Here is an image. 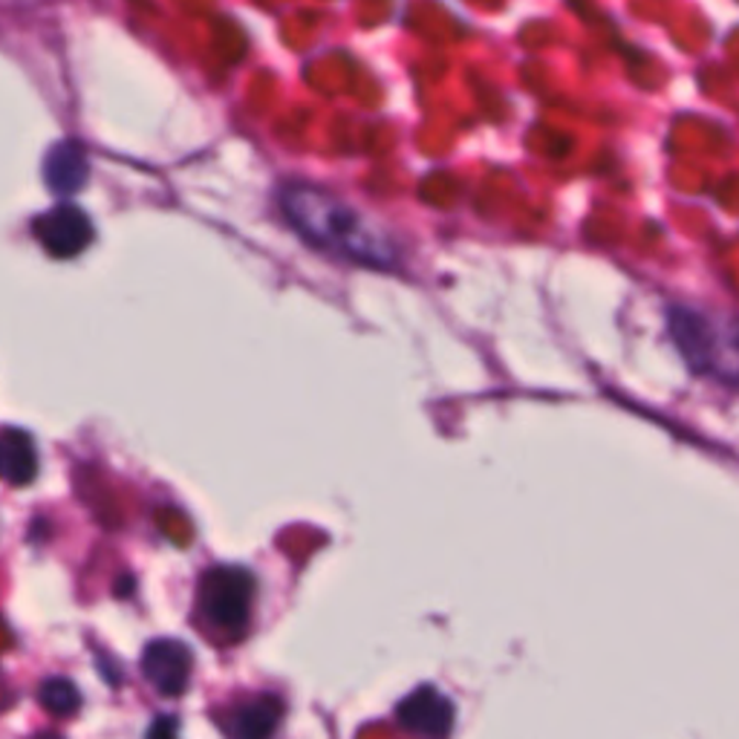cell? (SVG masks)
Masks as SVG:
<instances>
[{"label": "cell", "mask_w": 739, "mask_h": 739, "mask_svg": "<svg viewBox=\"0 0 739 739\" xmlns=\"http://www.w3.org/2000/svg\"><path fill=\"white\" fill-rule=\"evenodd\" d=\"M38 702L53 716H72L81 708V693L70 679L53 676L38 687Z\"/></svg>", "instance_id": "cell-10"}, {"label": "cell", "mask_w": 739, "mask_h": 739, "mask_svg": "<svg viewBox=\"0 0 739 739\" xmlns=\"http://www.w3.org/2000/svg\"><path fill=\"white\" fill-rule=\"evenodd\" d=\"M90 179V163H87L85 148L72 139L55 142L44 156V182L49 194L72 197L87 186Z\"/></svg>", "instance_id": "cell-7"}, {"label": "cell", "mask_w": 739, "mask_h": 739, "mask_svg": "<svg viewBox=\"0 0 739 739\" xmlns=\"http://www.w3.org/2000/svg\"><path fill=\"white\" fill-rule=\"evenodd\" d=\"M454 702L439 687L422 685L396 705V723L407 734L419 737H448L454 728Z\"/></svg>", "instance_id": "cell-6"}, {"label": "cell", "mask_w": 739, "mask_h": 739, "mask_svg": "<svg viewBox=\"0 0 739 739\" xmlns=\"http://www.w3.org/2000/svg\"><path fill=\"white\" fill-rule=\"evenodd\" d=\"M191 670H194V653L186 641H177V638H156L142 653V673L163 696L186 693Z\"/></svg>", "instance_id": "cell-5"}, {"label": "cell", "mask_w": 739, "mask_h": 739, "mask_svg": "<svg viewBox=\"0 0 739 739\" xmlns=\"http://www.w3.org/2000/svg\"><path fill=\"white\" fill-rule=\"evenodd\" d=\"M283 714V702L272 693L255 696V699L240 702L237 708L228 710L226 731L237 739H260L278 728Z\"/></svg>", "instance_id": "cell-8"}, {"label": "cell", "mask_w": 739, "mask_h": 739, "mask_svg": "<svg viewBox=\"0 0 739 739\" xmlns=\"http://www.w3.org/2000/svg\"><path fill=\"white\" fill-rule=\"evenodd\" d=\"M668 329L679 352L687 358V365L696 373L725 376L728 382H734L737 344H734L731 327H719L714 318L691 310V306H673L668 312Z\"/></svg>", "instance_id": "cell-2"}, {"label": "cell", "mask_w": 739, "mask_h": 739, "mask_svg": "<svg viewBox=\"0 0 739 739\" xmlns=\"http://www.w3.org/2000/svg\"><path fill=\"white\" fill-rule=\"evenodd\" d=\"M257 581L243 567H214L200 578V613L214 630L228 636H240L249 627L251 601H255Z\"/></svg>", "instance_id": "cell-3"}, {"label": "cell", "mask_w": 739, "mask_h": 739, "mask_svg": "<svg viewBox=\"0 0 739 739\" xmlns=\"http://www.w3.org/2000/svg\"><path fill=\"white\" fill-rule=\"evenodd\" d=\"M38 243L58 260H70L93 243V223L72 203H61L32 223Z\"/></svg>", "instance_id": "cell-4"}, {"label": "cell", "mask_w": 739, "mask_h": 739, "mask_svg": "<svg viewBox=\"0 0 739 739\" xmlns=\"http://www.w3.org/2000/svg\"><path fill=\"white\" fill-rule=\"evenodd\" d=\"M278 203L289 226L315 249L370 269H399L402 264L396 237L367 211L327 188L292 182L281 188Z\"/></svg>", "instance_id": "cell-1"}, {"label": "cell", "mask_w": 739, "mask_h": 739, "mask_svg": "<svg viewBox=\"0 0 739 739\" xmlns=\"http://www.w3.org/2000/svg\"><path fill=\"white\" fill-rule=\"evenodd\" d=\"M38 474V451L26 430L0 434V480L12 485H30Z\"/></svg>", "instance_id": "cell-9"}]
</instances>
